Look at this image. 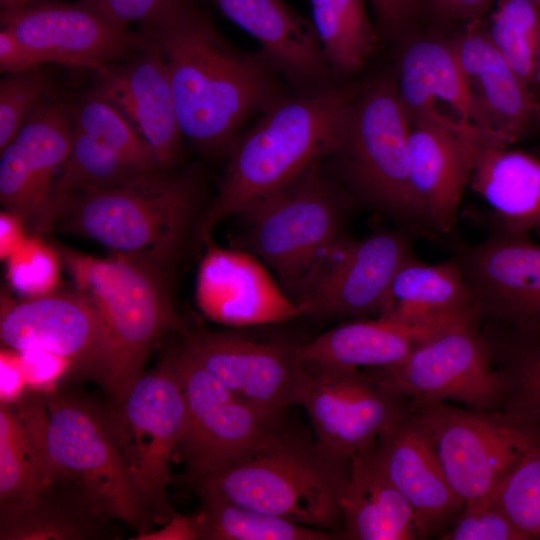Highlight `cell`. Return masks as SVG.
<instances>
[{
    "mask_svg": "<svg viewBox=\"0 0 540 540\" xmlns=\"http://www.w3.org/2000/svg\"><path fill=\"white\" fill-rule=\"evenodd\" d=\"M168 69L180 129L202 153H227L244 124L286 97L258 52L230 44L194 2L145 24Z\"/></svg>",
    "mask_w": 540,
    "mask_h": 540,
    "instance_id": "6da1fadb",
    "label": "cell"
},
{
    "mask_svg": "<svg viewBox=\"0 0 540 540\" xmlns=\"http://www.w3.org/2000/svg\"><path fill=\"white\" fill-rule=\"evenodd\" d=\"M359 90L328 85L285 97L264 112L229 148L219 191L198 223L203 241L228 216L294 181L331 156Z\"/></svg>",
    "mask_w": 540,
    "mask_h": 540,
    "instance_id": "7a4b0ae2",
    "label": "cell"
},
{
    "mask_svg": "<svg viewBox=\"0 0 540 540\" xmlns=\"http://www.w3.org/2000/svg\"><path fill=\"white\" fill-rule=\"evenodd\" d=\"M16 413L49 482L64 484L98 512L139 533L153 520L139 498L105 425L100 406L74 395L39 392L15 402Z\"/></svg>",
    "mask_w": 540,
    "mask_h": 540,
    "instance_id": "3957f363",
    "label": "cell"
},
{
    "mask_svg": "<svg viewBox=\"0 0 540 540\" xmlns=\"http://www.w3.org/2000/svg\"><path fill=\"white\" fill-rule=\"evenodd\" d=\"M199 196L194 175L156 168L119 186L54 200L53 225L161 268L178 254Z\"/></svg>",
    "mask_w": 540,
    "mask_h": 540,
    "instance_id": "277c9868",
    "label": "cell"
},
{
    "mask_svg": "<svg viewBox=\"0 0 540 540\" xmlns=\"http://www.w3.org/2000/svg\"><path fill=\"white\" fill-rule=\"evenodd\" d=\"M349 461L317 442L280 432L270 443L197 482L200 496L322 530L343 538L341 498ZM344 539V538H343Z\"/></svg>",
    "mask_w": 540,
    "mask_h": 540,
    "instance_id": "5b68a950",
    "label": "cell"
},
{
    "mask_svg": "<svg viewBox=\"0 0 540 540\" xmlns=\"http://www.w3.org/2000/svg\"><path fill=\"white\" fill-rule=\"evenodd\" d=\"M62 256L101 316L107 355L100 385L118 400L142 375L156 342L182 328L180 317L153 264L117 252L98 258L65 249Z\"/></svg>",
    "mask_w": 540,
    "mask_h": 540,
    "instance_id": "8992f818",
    "label": "cell"
},
{
    "mask_svg": "<svg viewBox=\"0 0 540 540\" xmlns=\"http://www.w3.org/2000/svg\"><path fill=\"white\" fill-rule=\"evenodd\" d=\"M409 133L410 117L397 86L376 80L356 96L331 156L363 201L413 235L433 236L437 232L411 185Z\"/></svg>",
    "mask_w": 540,
    "mask_h": 540,
    "instance_id": "52a82bcc",
    "label": "cell"
},
{
    "mask_svg": "<svg viewBox=\"0 0 540 540\" xmlns=\"http://www.w3.org/2000/svg\"><path fill=\"white\" fill-rule=\"evenodd\" d=\"M346 206V197L319 163L243 212L251 248L274 270L291 298L325 252L347 237Z\"/></svg>",
    "mask_w": 540,
    "mask_h": 540,
    "instance_id": "ba28073f",
    "label": "cell"
},
{
    "mask_svg": "<svg viewBox=\"0 0 540 540\" xmlns=\"http://www.w3.org/2000/svg\"><path fill=\"white\" fill-rule=\"evenodd\" d=\"M366 373L385 391L414 405L453 401L503 410L507 381L496 365L477 312L440 329L402 362Z\"/></svg>",
    "mask_w": 540,
    "mask_h": 540,
    "instance_id": "9c48e42d",
    "label": "cell"
},
{
    "mask_svg": "<svg viewBox=\"0 0 540 540\" xmlns=\"http://www.w3.org/2000/svg\"><path fill=\"white\" fill-rule=\"evenodd\" d=\"M100 410L145 509L153 522H168L175 514L167 493L170 462L185 420L184 396L171 359L142 373L124 396L110 399Z\"/></svg>",
    "mask_w": 540,
    "mask_h": 540,
    "instance_id": "30bf717a",
    "label": "cell"
},
{
    "mask_svg": "<svg viewBox=\"0 0 540 540\" xmlns=\"http://www.w3.org/2000/svg\"><path fill=\"white\" fill-rule=\"evenodd\" d=\"M411 415L464 503L491 496L540 436V426L505 410L439 402L414 405Z\"/></svg>",
    "mask_w": 540,
    "mask_h": 540,
    "instance_id": "8fae6325",
    "label": "cell"
},
{
    "mask_svg": "<svg viewBox=\"0 0 540 540\" xmlns=\"http://www.w3.org/2000/svg\"><path fill=\"white\" fill-rule=\"evenodd\" d=\"M170 359L185 402L176 450L196 483L282 432L223 386L185 348Z\"/></svg>",
    "mask_w": 540,
    "mask_h": 540,
    "instance_id": "7c38bea8",
    "label": "cell"
},
{
    "mask_svg": "<svg viewBox=\"0 0 540 540\" xmlns=\"http://www.w3.org/2000/svg\"><path fill=\"white\" fill-rule=\"evenodd\" d=\"M295 403L305 409L318 445L346 461L376 443L387 426L413 408L412 402L379 387L365 370L303 361Z\"/></svg>",
    "mask_w": 540,
    "mask_h": 540,
    "instance_id": "4fadbf2b",
    "label": "cell"
},
{
    "mask_svg": "<svg viewBox=\"0 0 540 540\" xmlns=\"http://www.w3.org/2000/svg\"><path fill=\"white\" fill-rule=\"evenodd\" d=\"M411 232L382 230L345 237L321 257L294 298L302 314L368 318L383 312L395 275L415 255Z\"/></svg>",
    "mask_w": 540,
    "mask_h": 540,
    "instance_id": "5bb4252c",
    "label": "cell"
},
{
    "mask_svg": "<svg viewBox=\"0 0 540 540\" xmlns=\"http://www.w3.org/2000/svg\"><path fill=\"white\" fill-rule=\"evenodd\" d=\"M1 27L12 32L46 63L94 71L125 60L152 41L123 28L85 0H49L1 11Z\"/></svg>",
    "mask_w": 540,
    "mask_h": 540,
    "instance_id": "9a60e30c",
    "label": "cell"
},
{
    "mask_svg": "<svg viewBox=\"0 0 540 540\" xmlns=\"http://www.w3.org/2000/svg\"><path fill=\"white\" fill-rule=\"evenodd\" d=\"M452 257L482 321L540 331V243L489 233L478 243H454Z\"/></svg>",
    "mask_w": 540,
    "mask_h": 540,
    "instance_id": "2e32d148",
    "label": "cell"
},
{
    "mask_svg": "<svg viewBox=\"0 0 540 540\" xmlns=\"http://www.w3.org/2000/svg\"><path fill=\"white\" fill-rule=\"evenodd\" d=\"M223 386L276 427L295 405L296 346L256 341L230 332L188 333L185 347Z\"/></svg>",
    "mask_w": 540,
    "mask_h": 540,
    "instance_id": "e0dca14e",
    "label": "cell"
},
{
    "mask_svg": "<svg viewBox=\"0 0 540 540\" xmlns=\"http://www.w3.org/2000/svg\"><path fill=\"white\" fill-rule=\"evenodd\" d=\"M72 130L73 106L50 97L0 151L1 204L36 230H49L53 177L69 155Z\"/></svg>",
    "mask_w": 540,
    "mask_h": 540,
    "instance_id": "ac0fdd59",
    "label": "cell"
},
{
    "mask_svg": "<svg viewBox=\"0 0 540 540\" xmlns=\"http://www.w3.org/2000/svg\"><path fill=\"white\" fill-rule=\"evenodd\" d=\"M409 117L412 188L436 232L450 234L469 188L474 138L480 128L453 120L438 109Z\"/></svg>",
    "mask_w": 540,
    "mask_h": 540,
    "instance_id": "d6986e66",
    "label": "cell"
},
{
    "mask_svg": "<svg viewBox=\"0 0 540 540\" xmlns=\"http://www.w3.org/2000/svg\"><path fill=\"white\" fill-rule=\"evenodd\" d=\"M0 335L16 352H52L101 382L107 355L104 325L93 301L80 290L49 293L11 306L2 313Z\"/></svg>",
    "mask_w": 540,
    "mask_h": 540,
    "instance_id": "ffe728a7",
    "label": "cell"
},
{
    "mask_svg": "<svg viewBox=\"0 0 540 540\" xmlns=\"http://www.w3.org/2000/svg\"><path fill=\"white\" fill-rule=\"evenodd\" d=\"M482 119L483 131L503 146L540 130V100L491 41L481 19L464 25L451 42Z\"/></svg>",
    "mask_w": 540,
    "mask_h": 540,
    "instance_id": "44dd1931",
    "label": "cell"
},
{
    "mask_svg": "<svg viewBox=\"0 0 540 540\" xmlns=\"http://www.w3.org/2000/svg\"><path fill=\"white\" fill-rule=\"evenodd\" d=\"M198 267L195 299L212 321L242 327L287 321L302 315L295 301L277 285L250 253L205 241Z\"/></svg>",
    "mask_w": 540,
    "mask_h": 540,
    "instance_id": "7402d4cb",
    "label": "cell"
},
{
    "mask_svg": "<svg viewBox=\"0 0 540 540\" xmlns=\"http://www.w3.org/2000/svg\"><path fill=\"white\" fill-rule=\"evenodd\" d=\"M95 73L92 91L127 118L161 167L172 168L180 158L184 135L160 48L152 42L121 63L103 66Z\"/></svg>",
    "mask_w": 540,
    "mask_h": 540,
    "instance_id": "603a6c76",
    "label": "cell"
},
{
    "mask_svg": "<svg viewBox=\"0 0 540 540\" xmlns=\"http://www.w3.org/2000/svg\"><path fill=\"white\" fill-rule=\"evenodd\" d=\"M412 409L380 433L376 442L377 456L391 482L410 505L421 539L440 538L464 502L452 488L432 445L413 419Z\"/></svg>",
    "mask_w": 540,
    "mask_h": 540,
    "instance_id": "cb8c5ba5",
    "label": "cell"
},
{
    "mask_svg": "<svg viewBox=\"0 0 540 540\" xmlns=\"http://www.w3.org/2000/svg\"><path fill=\"white\" fill-rule=\"evenodd\" d=\"M469 188L488 206L489 233L540 236V155L474 138Z\"/></svg>",
    "mask_w": 540,
    "mask_h": 540,
    "instance_id": "d4e9b609",
    "label": "cell"
},
{
    "mask_svg": "<svg viewBox=\"0 0 540 540\" xmlns=\"http://www.w3.org/2000/svg\"><path fill=\"white\" fill-rule=\"evenodd\" d=\"M233 23L260 44L261 53L291 84L324 88L333 73L311 21L284 0H213Z\"/></svg>",
    "mask_w": 540,
    "mask_h": 540,
    "instance_id": "484cf974",
    "label": "cell"
},
{
    "mask_svg": "<svg viewBox=\"0 0 540 540\" xmlns=\"http://www.w3.org/2000/svg\"><path fill=\"white\" fill-rule=\"evenodd\" d=\"M469 314L427 322L382 316L351 319L296 346V354L303 362L359 369L389 367L402 362L440 329Z\"/></svg>",
    "mask_w": 540,
    "mask_h": 540,
    "instance_id": "4316f807",
    "label": "cell"
},
{
    "mask_svg": "<svg viewBox=\"0 0 540 540\" xmlns=\"http://www.w3.org/2000/svg\"><path fill=\"white\" fill-rule=\"evenodd\" d=\"M341 509L344 539H421L410 505L379 462L376 443L351 456Z\"/></svg>",
    "mask_w": 540,
    "mask_h": 540,
    "instance_id": "83f0119b",
    "label": "cell"
},
{
    "mask_svg": "<svg viewBox=\"0 0 540 540\" xmlns=\"http://www.w3.org/2000/svg\"><path fill=\"white\" fill-rule=\"evenodd\" d=\"M1 540L109 537L108 521L74 489L51 482L41 492L0 505Z\"/></svg>",
    "mask_w": 540,
    "mask_h": 540,
    "instance_id": "f1b7e54d",
    "label": "cell"
},
{
    "mask_svg": "<svg viewBox=\"0 0 540 540\" xmlns=\"http://www.w3.org/2000/svg\"><path fill=\"white\" fill-rule=\"evenodd\" d=\"M397 87L409 116L436 109L441 101L458 120L483 131L482 119L451 42L434 39L412 43L404 52ZM484 132V131H483Z\"/></svg>",
    "mask_w": 540,
    "mask_h": 540,
    "instance_id": "f546056e",
    "label": "cell"
},
{
    "mask_svg": "<svg viewBox=\"0 0 540 540\" xmlns=\"http://www.w3.org/2000/svg\"><path fill=\"white\" fill-rule=\"evenodd\" d=\"M472 312L477 310L471 287L453 257L430 264L414 255L395 275L380 316L427 322Z\"/></svg>",
    "mask_w": 540,
    "mask_h": 540,
    "instance_id": "4dcf8cb0",
    "label": "cell"
},
{
    "mask_svg": "<svg viewBox=\"0 0 540 540\" xmlns=\"http://www.w3.org/2000/svg\"><path fill=\"white\" fill-rule=\"evenodd\" d=\"M496 365L507 381L503 410L540 426V331L481 321Z\"/></svg>",
    "mask_w": 540,
    "mask_h": 540,
    "instance_id": "1f68e13d",
    "label": "cell"
},
{
    "mask_svg": "<svg viewBox=\"0 0 540 540\" xmlns=\"http://www.w3.org/2000/svg\"><path fill=\"white\" fill-rule=\"evenodd\" d=\"M312 23L333 74L362 69L372 54L376 33L363 0H310Z\"/></svg>",
    "mask_w": 540,
    "mask_h": 540,
    "instance_id": "d6a6232c",
    "label": "cell"
},
{
    "mask_svg": "<svg viewBox=\"0 0 540 540\" xmlns=\"http://www.w3.org/2000/svg\"><path fill=\"white\" fill-rule=\"evenodd\" d=\"M200 540H332L340 534L309 527L286 518L242 507L231 502L200 496Z\"/></svg>",
    "mask_w": 540,
    "mask_h": 540,
    "instance_id": "836d02e7",
    "label": "cell"
},
{
    "mask_svg": "<svg viewBox=\"0 0 540 540\" xmlns=\"http://www.w3.org/2000/svg\"><path fill=\"white\" fill-rule=\"evenodd\" d=\"M488 35L515 72L540 89V0H496Z\"/></svg>",
    "mask_w": 540,
    "mask_h": 540,
    "instance_id": "e575fe53",
    "label": "cell"
},
{
    "mask_svg": "<svg viewBox=\"0 0 540 540\" xmlns=\"http://www.w3.org/2000/svg\"><path fill=\"white\" fill-rule=\"evenodd\" d=\"M153 170V169H152ZM148 171L107 148L73 124L71 148L51 198L122 185Z\"/></svg>",
    "mask_w": 540,
    "mask_h": 540,
    "instance_id": "d590c367",
    "label": "cell"
},
{
    "mask_svg": "<svg viewBox=\"0 0 540 540\" xmlns=\"http://www.w3.org/2000/svg\"><path fill=\"white\" fill-rule=\"evenodd\" d=\"M73 124L107 148L146 170L163 168L150 145L127 118L93 91L73 107Z\"/></svg>",
    "mask_w": 540,
    "mask_h": 540,
    "instance_id": "8d00e7d4",
    "label": "cell"
},
{
    "mask_svg": "<svg viewBox=\"0 0 540 540\" xmlns=\"http://www.w3.org/2000/svg\"><path fill=\"white\" fill-rule=\"evenodd\" d=\"M51 482L37 465L33 449L13 409L0 408V505L41 492Z\"/></svg>",
    "mask_w": 540,
    "mask_h": 540,
    "instance_id": "74e56055",
    "label": "cell"
},
{
    "mask_svg": "<svg viewBox=\"0 0 540 540\" xmlns=\"http://www.w3.org/2000/svg\"><path fill=\"white\" fill-rule=\"evenodd\" d=\"M491 496L525 540H540V436Z\"/></svg>",
    "mask_w": 540,
    "mask_h": 540,
    "instance_id": "f35d334b",
    "label": "cell"
},
{
    "mask_svg": "<svg viewBox=\"0 0 540 540\" xmlns=\"http://www.w3.org/2000/svg\"><path fill=\"white\" fill-rule=\"evenodd\" d=\"M39 67L8 73L0 81V151L14 139L31 112L52 97L51 78Z\"/></svg>",
    "mask_w": 540,
    "mask_h": 540,
    "instance_id": "ab89813d",
    "label": "cell"
},
{
    "mask_svg": "<svg viewBox=\"0 0 540 540\" xmlns=\"http://www.w3.org/2000/svg\"><path fill=\"white\" fill-rule=\"evenodd\" d=\"M441 540H525L492 496L464 503Z\"/></svg>",
    "mask_w": 540,
    "mask_h": 540,
    "instance_id": "60d3db41",
    "label": "cell"
},
{
    "mask_svg": "<svg viewBox=\"0 0 540 540\" xmlns=\"http://www.w3.org/2000/svg\"><path fill=\"white\" fill-rule=\"evenodd\" d=\"M8 277L18 291L38 297L49 294L59 279L52 251L36 240H25L10 256Z\"/></svg>",
    "mask_w": 540,
    "mask_h": 540,
    "instance_id": "b9f144b4",
    "label": "cell"
},
{
    "mask_svg": "<svg viewBox=\"0 0 540 540\" xmlns=\"http://www.w3.org/2000/svg\"><path fill=\"white\" fill-rule=\"evenodd\" d=\"M117 25L148 24L194 0H85Z\"/></svg>",
    "mask_w": 540,
    "mask_h": 540,
    "instance_id": "7bdbcfd3",
    "label": "cell"
},
{
    "mask_svg": "<svg viewBox=\"0 0 540 540\" xmlns=\"http://www.w3.org/2000/svg\"><path fill=\"white\" fill-rule=\"evenodd\" d=\"M27 385L44 387L53 383L72 364L49 351L31 349L18 352Z\"/></svg>",
    "mask_w": 540,
    "mask_h": 540,
    "instance_id": "ee69618b",
    "label": "cell"
},
{
    "mask_svg": "<svg viewBox=\"0 0 540 540\" xmlns=\"http://www.w3.org/2000/svg\"><path fill=\"white\" fill-rule=\"evenodd\" d=\"M496 0H420L423 6L438 21L467 24L482 16Z\"/></svg>",
    "mask_w": 540,
    "mask_h": 540,
    "instance_id": "f6af8a7d",
    "label": "cell"
},
{
    "mask_svg": "<svg viewBox=\"0 0 540 540\" xmlns=\"http://www.w3.org/2000/svg\"><path fill=\"white\" fill-rule=\"evenodd\" d=\"M44 64L41 57L23 44L12 32L0 30V71L8 74L39 67Z\"/></svg>",
    "mask_w": 540,
    "mask_h": 540,
    "instance_id": "bcb514c9",
    "label": "cell"
},
{
    "mask_svg": "<svg viewBox=\"0 0 540 540\" xmlns=\"http://www.w3.org/2000/svg\"><path fill=\"white\" fill-rule=\"evenodd\" d=\"M380 26L387 32L405 28L420 11V0H369Z\"/></svg>",
    "mask_w": 540,
    "mask_h": 540,
    "instance_id": "7dc6e473",
    "label": "cell"
},
{
    "mask_svg": "<svg viewBox=\"0 0 540 540\" xmlns=\"http://www.w3.org/2000/svg\"><path fill=\"white\" fill-rule=\"evenodd\" d=\"M0 398L2 404L11 405L21 398L27 385L19 354L1 352L0 357Z\"/></svg>",
    "mask_w": 540,
    "mask_h": 540,
    "instance_id": "c3c4849f",
    "label": "cell"
},
{
    "mask_svg": "<svg viewBox=\"0 0 540 540\" xmlns=\"http://www.w3.org/2000/svg\"><path fill=\"white\" fill-rule=\"evenodd\" d=\"M199 515L198 511L190 515L175 513L165 523L164 527L157 531L138 533L139 540H194L198 539Z\"/></svg>",
    "mask_w": 540,
    "mask_h": 540,
    "instance_id": "681fc988",
    "label": "cell"
},
{
    "mask_svg": "<svg viewBox=\"0 0 540 540\" xmlns=\"http://www.w3.org/2000/svg\"><path fill=\"white\" fill-rule=\"evenodd\" d=\"M22 220L5 211L1 214V254H11L25 241L21 235L20 224Z\"/></svg>",
    "mask_w": 540,
    "mask_h": 540,
    "instance_id": "f907efd6",
    "label": "cell"
},
{
    "mask_svg": "<svg viewBox=\"0 0 540 540\" xmlns=\"http://www.w3.org/2000/svg\"><path fill=\"white\" fill-rule=\"evenodd\" d=\"M38 0H0L1 11L23 7Z\"/></svg>",
    "mask_w": 540,
    "mask_h": 540,
    "instance_id": "816d5d0a",
    "label": "cell"
}]
</instances>
